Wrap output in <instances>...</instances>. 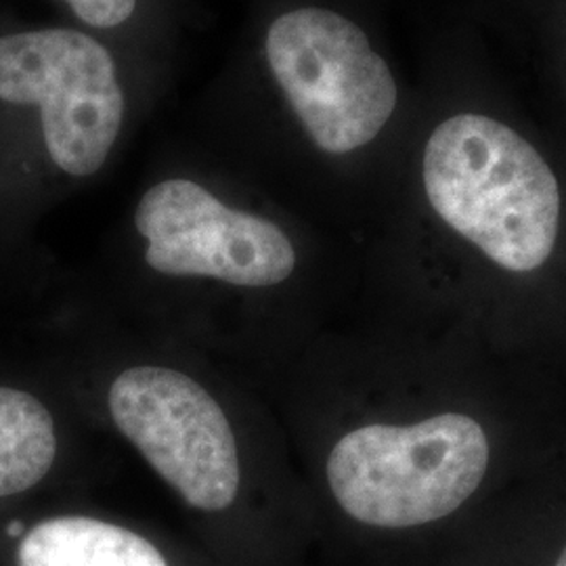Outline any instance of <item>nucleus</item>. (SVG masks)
<instances>
[{"mask_svg": "<svg viewBox=\"0 0 566 566\" xmlns=\"http://www.w3.org/2000/svg\"><path fill=\"white\" fill-rule=\"evenodd\" d=\"M266 65L304 135L327 156H348L382 137L401 88L392 65L353 18L304 4L271 21Z\"/></svg>", "mask_w": 566, "mask_h": 566, "instance_id": "7ed1b4c3", "label": "nucleus"}, {"mask_svg": "<svg viewBox=\"0 0 566 566\" xmlns=\"http://www.w3.org/2000/svg\"><path fill=\"white\" fill-rule=\"evenodd\" d=\"M18 566H168L160 549L130 528L88 516H57L32 526Z\"/></svg>", "mask_w": 566, "mask_h": 566, "instance_id": "0eeeda50", "label": "nucleus"}, {"mask_svg": "<svg viewBox=\"0 0 566 566\" xmlns=\"http://www.w3.org/2000/svg\"><path fill=\"white\" fill-rule=\"evenodd\" d=\"M486 465L483 426L465 413H439L418 424L346 432L329 451L325 472L338 506L357 523L411 528L464 506Z\"/></svg>", "mask_w": 566, "mask_h": 566, "instance_id": "f03ea898", "label": "nucleus"}, {"mask_svg": "<svg viewBox=\"0 0 566 566\" xmlns=\"http://www.w3.org/2000/svg\"><path fill=\"white\" fill-rule=\"evenodd\" d=\"M74 15L97 30L118 28L130 20L139 0H65Z\"/></svg>", "mask_w": 566, "mask_h": 566, "instance_id": "1a4fd4ad", "label": "nucleus"}, {"mask_svg": "<svg viewBox=\"0 0 566 566\" xmlns=\"http://www.w3.org/2000/svg\"><path fill=\"white\" fill-rule=\"evenodd\" d=\"M109 413L187 506L221 512L240 491V453L223 407L177 369L142 365L109 386Z\"/></svg>", "mask_w": 566, "mask_h": 566, "instance_id": "39448f33", "label": "nucleus"}, {"mask_svg": "<svg viewBox=\"0 0 566 566\" xmlns=\"http://www.w3.org/2000/svg\"><path fill=\"white\" fill-rule=\"evenodd\" d=\"M0 102L41 109L46 151L70 177L102 170L126 112L112 53L63 28L0 36Z\"/></svg>", "mask_w": 566, "mask_h": 566, "instance_id": "20e7f679", "label": "nucleus"}, {"mask_svg": "<svg viewBox=\"0 0 566 566\" xmlns=\"http://www.w3.org/2000/svg\"><path fill=\"white\" fill-rule=\"evenodd\" d=\"M135 227L147 240L145 263L172 277L271 287L285 282L298 261L277 224L229 208L187 179L149 187L137 203Z\"/></svg>", "mask_w": 566, "mask_h": 566, "instance_id": "423d86ee", "label": "nucleus"}, {"mask_svg": "<svg viewBox=\"0 0 566 566\" xmlns=\"http://www.w3.org/2000/svg\"><path fill=\"white\" fill-rule=\"evenodd\" d=\"M21 531H23V528H21V523H18V521L9 525V535H13V537H18V535H21Z\"/></svg>", "mask_w": 566, "mask_h": 566, "instance_id": "9b49d317", "label": "nucleus"}, {"mask_svg": "<svg viewBox=\"0 0 566 566\" xmlns=\"http://www.w3.org/2000/svg\"><path fill=\"white\" fill-rule=\"evenodd\" d=\"M554 566H566V546L563 547V552H560V556H558V560H556Z\"/></svg>", "mask_w": 566, "mask_h": 566, "instance_id": "f8f14e48", "label": "nucleus"}, {"mask_svg": "<svg viewBox=\"0 0 566 566\" xmlns=\"http://www.w3.org/2000/svg\"><path fill=\"white\" fill-rule=\"evenodd\" d=\"M57 455L55 422L32 395L0 386V497L39 485Z\"/></svg>", "mask_w": 566, "mask_h": 566, "instance_id": "6e6552de", "label": "nucleus"}, {"mask_svg": "<svg viewBox=\"0 0 566 566\" xmlns=\"http://www.w3.org/2000/svg\"><path fill=\"white\" fill-rule=\"evenodd\" d=\"M558 25H560V34H563V41H565L566 46V0L560 2V9H558Z\"/></svg>", "mask_w": 566, "mask_h": 566, "instance_id": "9d476101", "label": "nucleus"}, {"mask_svg": "<svg viewBox=\"0 0 566 566\" xmlns=\"http://www.w3.org/2000/svg\"><path fill=\"white\" fill-rule=\"evenodd\" d=\"M426 202L449 233L510 273L552 259L563 229V185L542 147L500 105L453 97L422 143Z\"/></svg>", "mask_w": 566, "mask_h": 566, "instance_id": "f257e3e1", "label": "nucleus"}]
</instances>
